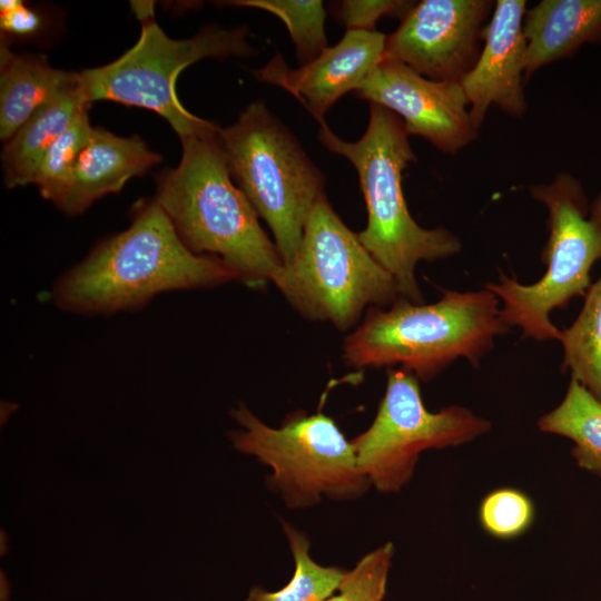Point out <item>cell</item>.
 <instances>
[{
  "label": "cell",
  "instance_id": "1",
  "mask_svg": "<svg viewBox=\"0 0 601 601\" xmlns=\"http://www.w3.org/2000/svg\"><path fill=\"white\" fill-rule=\"evenodd\" d=\"M237 279L220 258L188 249L155 199L140 201L130 225L98 244L55 284L62 311L110 315L145 307L171 290L215 287Z\"/></svg>",
  "mask_w": 601,
  "mask_h": 601
},
{
  "label": "cell",
  "instance_id": "2",
  "mask_svg": "<svg viewBox=\"0 0 601 601\" xmlns=\"http://www.w3.org/2000/svg\"><path fill=\"white\" fill-rule=\"evenodd\" d=\"M219 129L181 140L180 161L157 176L154 199L188 249L220 258L256 288L272 282L283 262L230 176Z\"/></svg>",
  "mask_w": 601,
  "mask_h": 601
},
{
  "label": "cell",
  "instance_id": "3",
  "mask_svg": "<svg viewBox=\"0 0 601 601\" xmlns=\"http://www.w3.org/2000/svg\"><path fill=\"white\" fill-rule=\"evenodd\" d=\"M319 127L323 146L348 159L357 171L367 209V225L358 233L359 240L394 277L400 297L422 304L415 278L417 263L454 256L462 244L444 227L423 228L408 211L402 177L416 156L402 119L383 106L370 104L366 130L353 142L341 139L326 122Z\"/></svg>",
  "mask_w": 601,
  "mask_h": 601
},
{
  "label": "cell",
  "instance_id": "4",
  "mask_svg": "<svg viewBox=\"0 0 601 601\" xmlns=\"http://www.w3.org/2000/svg\"><path fill=\"white\" fill-rule=\"evenodd\" d=\"M509 328L491 290L445 289L433 304L398 298L390 309L370 307L345 338L343 359L357 368L398 364L426 382L459 357L477 367Z\"/></svg>",
  "mask_w": 601,
  "mask_h": 601
},
{
  "label": "cell",
  "instance_id": "5",
  "mask_svg": "<svg viewBox=\"0 0 601 601\" xmlns=\"http://www.w3.org/2000/svg\"><path fill=\"white\" fill-rule=\"evenodd\" d=\"M141 22L138 41L110 63L79 72L88 104L110 100L149 109L161 116L180 140L208 134L219 126L189 112L178 100L179 73L205 58L244 57L254 53L245 26L208 27L187 39H173L157 24L152 2H131Z\"/></svg>",
  "mask_w": 601,
  "mask_h": 601
},
{
  "label": "cell",
  "instance_id": "6",
  "mask_svg": "<svg viewBox=\"0 0 601 601\" xmlns=\"http://www.w3.org/2000/svg\"><path fill=\"white\" fill-rule=\"evenodd\" d=\"M230 176L273 233L283 265L295 258L325 176L264 101L219 129Z\"/></svg>",
  "mask_w": 601,
  "mask_h": 601
},
{
  "label": "cell",
  "instance_id": "7",
  "mask_svg": "<svg viewBox=\"0 0 601 601\" xmlns=\"http://www.w3.org/2000/svg\"><path fill=\"white\" fill-rule=\"evenodd\" d=\"M530 194L549 213L550 235L542 252L546 272L531 285L501 274L500 283L484 288L502 300L500 315L509 327L521 328L523 337L559 341L561 331L550 321L551 312L585 295L591 267L601 258V193L589 207L581 183L559 173L550 183L531 186Z\"/></svg>",
  "mask_w": 601,
  "mask_h": 601
},
{
  "label": "cell",
  "instance_id": "8",
  "mask_svg": "<svg viewBox=\"0 0 601 601\" xmlns=\"http://www.w3.org/2000/svg\"><path fill=\"white\" fill-rule=\"evenodd\" d=\"M272 282L303 316L348 329L366 307L401 298L381 266L334 211L326 195L314 206L295 258Z\"/></svg>",
  "mask_w": 601,
  "mask_h": 601
},
{
  "label": "cell",
  "instance_id": "9",
  "mask_svg": "<svg viewBox=\"0 0 601 601\" xmlns=\"http://www.w3.org/2000/svg\"><path fill=\"white\" fill-rule=\"evenodd\" d=\"M230 415L243 427L229 434L235 449L272 467L270 482L289 508L312 506L323 495L354 499L371 485L353 444L331 417L296 412L273 428L245 405Z\"/></svg>",
  "mask_w": 601,
  "mask_h": 601
},
{
  "label": "cell",
  "instance_id": "10",
  "mask_svg": "<svg viewBox=\"0 0 601 601\" xmlns=\"http://www.w3.org/2000/svg\"><path fill=\"white\" fill-rule=\"evenodd\" d=\"M491 422L452 405L430 412L418 378L401 367L388 370L387 385L371 426L352 444L362 473L381 492H397L413 476L420 454L469 443L491 430Z\"/></svg>",
  "mask_w": 601,
  "mask_h": 601
},
{
  "label": "cell",
  "instance_id": "11",
  "mask_svg": "<svg viewBox=\"0 0 601 601\" xmlns=\"http://www.w3.org/2000/svg\"><path fill=\"white\" fill-rule=\"evenodd\" d=\"M491 0H423L386 36L383 60L402 62L425 78L457 81L473 68Z\"/></svg>",
  "mask_w": 601,
  "mask_h": 601
},
{
  "label": "cell",
  "instance_id": "12",
  "mask_svg": "<svg viewBox=\"0 0 601 601\" xmlns=\"http://www.w3.org/2000/svg\"><path fill=\"white\" fill-rule=\"evenodd\" d=\"M355 93L401 116L408 135L443 152L456 155L479 136L457 81L432 80L402 62L383 60Z\"/></svg>",
  "mask_w": 601,
  "mask_h": 601
},
{
  "label": "cell",
  "instance_id": "13",
  "mask_svg": "<svg viewBox=\"0 0 601 601\" xmlns=\"http://www.w3.org/2000/svg\"><path fill=\"white\" fill-rule=\"evenodd\" d=\"M385 42L386 35L376 30H347L337 45L299 68H289L276 55L253 75L296 97L321 125L329 108L345 93L357 91L383 61Z\"/></svg>",
  "mask_w": 601,
  "mask_h": 601
},
{
  "label": "cell",
  "instance_id": "14",
  "mask_svg": "<svg viewBox=\"0 0 601 601\" xmlns=\"http://www.w3.org/2000/svg\"><path fill=\"white\" fill-rule=\"evenodd\" d=\"M525 0H497L487 22L484 46L473 68L460 80L473 124L481 128L491 106L512 117L526 111L523 77L528 42L523 33Z\"/></svg>",
  "mask_w": 601,
  "mask_h": 601
},
{
  "label": "cell",
  "instance_id": "15",
  "mask_svg": "<svg viewBox=\"0 0 601 601\" xmlns=\"http://www.w3.org/2000/svg\"><path fill=\"white\" fill-rule=\"evenodd\" d=\"M160 161L161 156L139 136L122 137L93 127L71 181L56 207L66 215H79L99 198L120 191L129 179L148 173Z\"/></svg>",
  "mask_w": 601,
  "mask_h": 601
},
{
  "label": "cell",
  "instance_id": "16",
  "mask_svg": "<svg viewBox=\"0 0 601 601\" xmlns=\"http://www.w3.org/2000/svg\"><path fill=\"white\" fill-rule=\"evenodd\" d=\"M524 77L573 55L582 45L601 40V0H543L526 10Z\"/></svg>",
  "mask_w": 601,
  "mask_h": 601
},
{
  "label": "cell",
  "instance_id": "17",
  "mask_svg": "<svg viewBox=\"0 0 601 601\" xmlns=\"http://www.w3.org/2000/svg\"><path fill=\"white\" fill-rule=\"evenodd\" d=\"M78 72L56 69L42 55L0 47V138L7 141L40 107L73 83Z\"/></svg>",
  "mask_w": 601,
  "mask_h": 601
},
{
  "label": "cell",
  "instance_id": "18",
  "mask_svg": "<svg viewBox=\"0 0 601 601\" xmlns=\"http://www.w3.org/2000/svg\"><path fill=\"white\" fill-rule=\"evenodd\" d=\"M77 80L40 107L7 141L1 160L7 188L32 184L39 164L77 115L89 107Z\"/></svg>",
  "mask_w": 601,
  "mask_h": 601
},
{
  "label": "cell",
  "instance_id": "19",
  "mask_svg": "<svg viewBox=\"0 0 601 601\" xmlns=\"http://www.w3.org/2000/svg\"><path fill=\"white\" fill-rule=\"evenodd\" d=\"M541 431L574 442L571 454L581 469L601 476V401L571 377L563 401L538 421Z\"/></svg>",
  "mask_w": 601,
  "mask_h": 601
},
{
  "label": "cell",
  "instance_id": "20",
  "mask_svg": "<svg viewBox=\"0 0 601 601\" xmlns=\"http://www.w3.org/2000/svg\"><path fill=\"white\" fill-rule=\"evenodd\" d=\"M562 371L569 370L592 395L601 401V276L592 284L574 323L561 331Z\"/></svg>",
  "mask_w": 601,
  "mask_h": 601
},
{
  "label": "cell",
  "instance_id": "21",
  "mask_svg": "<svg viewBox=\"0 0 601 601\" xmlns=\"http://www.w3.org/2000/svg\"><path fill=\"white\" fill-rule=\"evenodd\" d=\"M283 528L295 562L293 578L274 592L254 587L245 601H325L338 590L346 570L316 563L307 536L288 523Z\"/></svg>",
  "mask_w": 601,
  "mask_h": 601
},
{
  "label": "cell",
  "instance_id": "22",
  "mask_svg": "<svg viewBox=\"0 0 601 601\" xmlns=\"http://www.w3.org/2000/svg\"><path fill=\"white\" fill-rule=\"evenodd\" d=\"M225 3L256 8L277 16L286 26L303 65L328 48L321 0H234Z\"/></svg>",
  "mask_w": 601,
  "mask_h": 601
},
{
  "label": "cell",
  "instance_id": "23",
  "mask_svg": "<svg viewBox=\"0 0 601 601\" xmlns=\"http://www.w3.org/2000/svg\"><path fill=\"white\" fill-rule=\"evenodd\" d=\"M89 107L83 108L50 146L35 175L32 184L45 199L55 205L66 193L77 162L90 140L93 127L89 121Z\"/></svg>",
  "mask_w": 601,
  "mask_h": 601
},
{
  "label": "cell",
  "instance_id": "24",
  "mask_svg": "<svg viewBox=\"0 0 601 601\" xmlns=\"http://www.w3.org/2000/svg\"><path fill=\"white\" fill-rule=\"evenodd\" d=\"M534 504L522 491L502 487L490 492L479 508L482 528L497 539H514L534 521Z\"/></svg>",
  "mask_w": 601,
  "mask_h": 601
},
{
  "label": "cell",
  "instance_id": "25",
  "mask_svg": "<svg viewBox=\"0 0 601 601\" xmlns=\"http://www.w3.org/2000/svg\"><path fill=\"white\" fill-rule=\"evenodd\" d=\"M393 553L390 542L367 553L353 570L346 571L338 590L349 601H383Z\"/></svg>",
  "mask_w": 601,
  "mask_h": 601
},
{
  "label": "cell",
  "instance_id": "26",
  "mask_svg": "<svg viewBox=\"0 0 601 601\" xmlns=\"http://www.w3.org/2000/svg\"><path fill=\"white\" fill-rule=\"evenodd\" d=\"M414 4L402 0H345L334 4V14L347 30L374 31L382 17L394 16L401 19Z\"/></svg>",
  "mask_w": 601,
  "mask_h": 601
},
{
  "label": "cell",
  "instance_id": "27",
  "mask_svg": "<svg viewBox=\"0 0 601 601\" xmlns=\"http://www.w3.org/2000/svg\"><path fill=\"white\" fill-rule=\"evenodd\" d=\"M42 24L40 13L22 1L2 0L0 2L1 40L33 37L41 30Z\"/></svg>",
  "mask_w": 601,
  "mask_h": 601
},
{
  "label": "cell",
  "instance_id": "28",
  "mask_svg": "<svg viewBox=\"0 0 601 601\" xmlns=\"http://www.w3.org/2000/svg\"><path fill=\"white\" fill-rule=\"evenodd\" d=\"M339 593L338 594H333L332 597H329L328 599H326L325 601H349L347 594L341 590H338Z\"/></svg>",
  "mask_w": 601,
  "mask_h": 601
}]
</instances>
